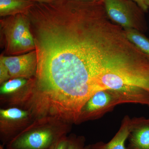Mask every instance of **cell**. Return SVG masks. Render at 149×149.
Wrapping results in <instances>:
<instances>
[{
	"label": "cell",
	"instance_id": "14",
	"mask_svg": "<svg viewBox=\"0 0 149 149\" xmlns=\"http://www.w3.org/2000/svg\"><path fill=\"white\" fill-rule=\"evenodd\" d=\"M10 79L8 70L2 63L0 62V83L3 84Z\"/></svg>",
	"mask_w": 149,
	"mask_h": 149
},
{
	"label": "cell",
	"instance_id": "3",
	"mask_svg": "<svg viewBox=\"0 0 149 149\" xmlns=\"http://www.w3.org/2000/svg\"><path fill=\"white\" fill-rule=\"evenodd\" d=\"M109 19L124 29H148L145 12L133 0H102Z\"/></svg>",
	"mask_w": 149,
	"mask_h": 149
},
{
	"label": "cell",
	"instance_id": "13",
	"mask_svg": "<svg viewBox=\"0 0 149 149\" xmlns=\"http://www.w3.org/2000/svg\"><path fill=\"white\" fill-rule=\"evenodd\" d=\"M68 146V136H65L48 149H67Z\"/></svg>",
	"mask_w": 149,
	"mask_h": 149
},
{
	"label": "cell",
	"instance_id": "11",
	"mask_svg": "<svg viewBox=\"0 0 149 149\" xmlns=\"http://www.w3.org/2000/svg\"><path fill=\"white\" fill-rule=\"evenodd\" d=\"M28 80L23 78H14L2 84L0 88V93L2 95H10L17 93L24 88Z\"/></svg>",
	"mask_w": 149,
	"mask_h": 149
},
{
	"label": "cell",
	"instance_id": "17",
	"mask_svg": "<svg viewBox=\"0 0 149 149\" xmlns=\"http://www.w3.org/2000/svg\"><path fill=\"white\" fill-rule=\"evenodd\" d=\"M145 1L147 5L149 7V0H145Z\"/></svg>",
	"mask_w": 149,
	"mask_h": 149
},
{
	"label": "cell",
	"instance_id": "16",
	"mask_svg": "<svg viewBox=\"0 0 149 149\" xmlns=\"http://www.w3.org/2000/svg\"><path fill=\"white\" fill-rule=\"evenodd\" d=\"M32 1L36 2L44 3L50 1L52 0H32Z\"/></svg>",
	"mask_w": 149,
	"mask_h": 149
},
{
	"label": "cell",
	"instance_id": "2",
	"mask_svg": "<svg viewBox=\"0 0 149 149\" xmlns=\"http://www.w3.org/2000/svg\"><path fill=\"white\" fill-rule=\"evenodd\" d=\"M1 22L6 53L18 54L35 49V41L26 15L18 14L7 16Z\"/></svg>",
	"mask_w": 149,
	"mask_h": 149
},
{
	"label": "cell",
	"instance_id": "9",
	"mask_svg": "<svg viewBox=\"0 0 149 149\" xmlns=\"http://www.w3.org/2000/svg\"><path fill=\"white\" fill-rule=\"evenodd\" d=\"M34 3L32 0H0V16L25 14Z\"/></svg>",
	"mask_w": 149,
	"mask_h": 149
},
{
	"label": "cell",
	"instance_id": "8",
	"mask_svg": "<svg viewBox=\"0 0 149 149\" xmlns=\"http://www.w3.org/2000/svg\"><path fill=\"white\" fill-rule=\"evenodd\" d=\"M131 118L125 116L121 121L119 130L114 137L107 143L97 142L91 145V149H126L125 144L131 127Z\"/></svg>",
	"mask_w": 149,
	"mask_h": 149
},
{
	"label": "cell",
	"instance_id": "1",
	"mask_svg": "<svg viewBox=\"0 0 149 149\" xmlns=\"http://www.w3.org/2000/svg\"><path fill=\"white\" fill-rule=\"evenodd\" d=\"M68 124L46 119L34 120L7 144V149H48L66 136Z\"/></svg>",
	"mask_w": 149,
	"mask_h": 149
},
{
	"label": "cell",
	"instance_id": "18",
	"mask_svg": "<svg viewBox=\"0 0 149 149\" xmlns=\"http://www.w3.org/2000/svg\"><path fill=\"white\" fill-rule=\"evenodd\" d=\"M0 149H4L3 146H1H1H0Z\"/></svg>",
	"mask_w": 149,
	"mask_h": 149
},
{
	"label": "cell",
	"instance_id": "6",
	"mask_svg": "<svg viewBox=\"0 0 149 149\" xmlns=\"http://www.w3.org/2000/svg\"><path fill=\"white\" fill-rule=\"evenodd\" d=\"M0 62L8 70L10 79L23 78L29 80L35 76L37 66L35 50L19 56H1Z\"/></svg>",
	"mask_w": 149,
	"mask_h": 149
},
{
	"label": "cell",
	"instance_id": "5",
	"mask_svg": "<svg viewBox=\"0 0 149 149\" xmlns=\"http://www.w3.org/2000/svg\"><path fill=\"white\" fill-rule=\"evenodd\" d=\"M28 111L13 107L0 110L1 140L7 144L34 121Z\"/></svg>",
	"mask_w": 149,
	"mask_h": 149
},
{
	"label": "cell",
	"instance_id": "4",
	"mask_svg": "<svg viewBox=\"0 0 149 149\" xmlns=\"http://www.w3.org/2000/svg\"><path fill=\"white\" fill-rule=\"evenodd\" d=\"M123 104L126 102L120 93L109 90L98 91L83 106L76 124L99 119L112 111L116 106Z\"/></svg>",
	"mask_w": 149,
	"mask_h": 149
},
{
	"label": "cell",
	"instance_id": "10",
	"mask_svg": "<svg viewBox=\"0 0 149 149\" xmlns=\"http://www.w3.org/2000/svg\"><path fill=\"white\" fill-rule=\"evenodd\" d=\"M126 36L131 42L146 54L149 56V39L136 29H124Z\"/></svg>",
	"mask_w": 149,
	"mask_h": 149
},
{
	"label": "cell",
	"instance_id": "19",
	"mask_svg": "<svg viewBox=\"0 0 149 149\" xmlns=\"http://www.w3.org/2000/svg\"><path fill=\"white\" fill-rule=\"evenodd\" d=\"M80 1H101V0H80Z\"/></svg>",
	"mask_w": 149,
	"mask_h": 149
},
{
	"label": "cell",
	"instance_id": "15",
	"mask_svg": "<svg viewBox=\"0 0 149 149\" xmlns=\"http://www.w3.org/2000/svg\"><path fill=\"white\" fill-rule=\"evenodd\" d=\"M133 1L139 5V6L145 12V13L148 12L149 7L146 3L145 0H133Z\"/></svg>",
	"mask_w": 149,
	"mask_h": 149
},
{
	"label": "cell",
	"instance_id": "12",
	"mask_svg": "<svg viewBox=\"0 0 149 149\" xmlns=\"http://www.w3.org/2000/svg\"><path fill=\"white\" fill-rule=\"evenodd\" d=\"M68 137V146L67 149H91V145L85 144L86 139L84 136L71 134Z\"/></svg>",
	"mask_w": 149,
	"mask_h": 149
},
{
	"label": "cell",
	"instance_id": "7",
	"mask_svg": "<svg viewBox=\"0 0 149 149\" xmlns=\"http://www.w3.org/2000/svg\"><path fill=\"white\" fill-rule=\"evenodd\" d=\"M126 149H149V118H131Z\"/></svg>",
	"mask_w": 149,
	"mask_h": 149
}]
</instances>
